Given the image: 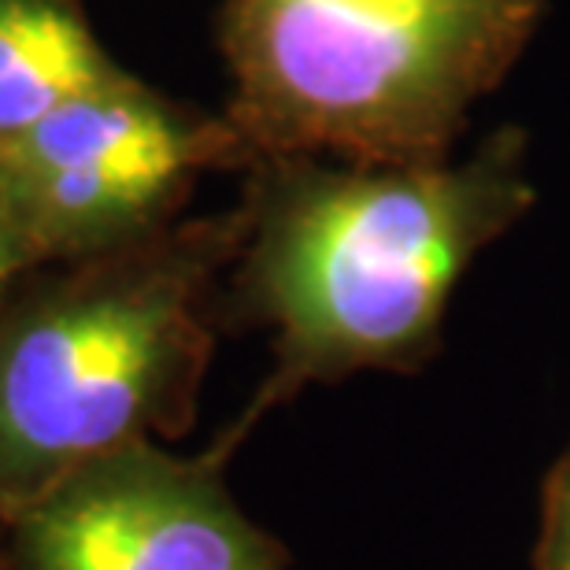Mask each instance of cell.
I'll list each match as a JSON object with an SVG mask.
<instances>
[{
    "mask_svg": "<svg viewBox=\"0 0 570 570\" xmlns=\"http://www.w3.org/2000/svg\"><path fill=\"white\" fill-rule=\"evenodd\" d=\"M226 326L271 337V374L223 449L271 407L356 374H415L441 352L444 315L474 259L538 204L527 130L500 127L463 159L345 164L256 156Z\"/></svg>",
    "mask_w": 570,
    "mask_h": 570,
    "instance_id": "cell-1",
    "label": "cell"
},
{
    "mask_svg": "<svg viewBox=\"0 0 570 570\" xmlns=\"http://www.w3.org/2000/svg\"><path fill=\"white\" fill-rule=\"evenodd\" d=\"M242 237L234 204L0 296V522L97 455L189 430Z\"/></svg>",
    "mask_w": 570,
    "mask_h": 570,
    "instance_id": "cell-2",
    "label": "cell"
},
{
    "mask_svg": "<svg viewBox=\"0 0 570 570\" xmlns=\"http://www.w3.org/2000/svg\"><path fill=\"white\" fill-rule=\"evenodd\" d=\"M541 19L544 0H226L223 116L256 156L441 164Z\"/></svg>",
    "mask_w": 570,
    "mask_h": 570,
    "instance_id": "cell-3",
    "label": "cell"
},
{
    "mask_svg": "<svg viewBox=\"0 0 570 570\" xmlns=\"http://www.w3.org/2000/svg\"><path fill=\"white\" fill-rule=\"evenodd\" d=\"M253 159L226 116L127 75L0 148V193L30 267H45L164 230L204 175H245Z\"/></svg>",
    "mask_w": 570,
    "mask_h": 570,
    "instance_id": "cell-4",
    "label": "cell"
},
{
    "mask_svg": "<svg viewBox=\"0 0 570 570\" xmlns=\"http://www.w3.org/2000/svg\"><path fill=\"white\" fill-rule=\"evenodd\" d=\"M230 452L138 441L97 455L4 519L8 570H289L226 485Z\"/></svg>",
    "mask_w": 570,
    "mask_h": 570,
    "instance_id": "cell-5",
    "label": "cell"
},
{
    "mask_svg": "<svg viewBox=\"0 0 570 570\" xmlns=\"http://www.w3.org/2000/svg\"><path fill=\"white\" fill-rule=\"evenodd\" d=\"M127 75L78 0H0V148Z\"/></svg>",
    "mask_w": 570,
    "mask_h": 570,
    "instance_id": "cell-6",
    "label": "cell"
},
{
    "mask_svg": "<svg viewBox=\"0 0 570 570\" xmlns=\"http://www.w3.org/2000/svg\"><path fill=\"white\" fill-rule=\"evenodd\" d=\"M533 570H570V441L541 482Z\"/></svg>",
    "mask_w": 570,
    "mask_h": 570,
    "instance_id": "cell-7",
    "label": "cell"
},
{
    "mask_svg": "<svg viewBox=\"0 0 570 570\" xmlns=\"http://www.w3.org/2000/svg\"><path fill=\"white\" fill-rule=\"evenodd\" d=\"M0 570H8V567H4V552H0Z\"/></svg>",
    "mask_w": 570,
    "mask_h": 570,
    "instance_id": "cell-8",
    "label": "cell"
}]
</instances>
